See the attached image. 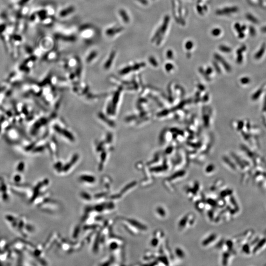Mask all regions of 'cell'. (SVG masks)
Masks as SVG:
<instances>
[{
    "instance_id": "1",
    "label": "cell",
    "mask_w": 266,
    "mask_h": 266,
    "mask_svg": "<svg viewBox=\"0 0 266 266\" xmlns=\"http://www.w3.org/2000/svg\"><path fill=\"white\" fill-rule=\"evenodd\" d=\"M170 20V17L168 16H166L163 24L159 29H158L157 31H156L154 36H153V38L152 39V42L157 40V44H159L160 43L161 41H162L163 38V36L167 30Z\"/></svg>"
},
{
    "instance_id": "2",
    "label": "cell",
    "mask_w": 266,
    "mask_h": 266,
    "mask_svg": "<svg viewBox=\"0 0 266 266\" xmlns=\"http://www.w3.org/2000/svg\"><path fill=\"white\" fill-rule=\"evenodd\" d=\"M237 8L236 7L232 8H226L222 9H219L216 11V14L219 16H224L228 15L231 13L236 12L237 11Z\"/></svg>"
},
{
    "instance_id": "3",
    "label": "cell",
    "mask_w": 266,
    "mask_h": 266,
    "mask_svg": "<svg viewBox=\"0 0 266 266\" xmlns=\"http://www.w3.org/2000/svg\"><path fill=\"white\" fill-rule=\"evenodd\" d=\"M123 28L122 27L112 28L107 29V30L106 31V34L107 35L112 36L115 35V34H117V33L121 32V31H123Z\"/></svg>"
},
{
    "instance_id": "4",
    "label": "cell",
    "mask_w": 266,
    "mask_h": 266,
    "mask_svg": "<svg viewBox=\"0 0 266 266\" xmlns=\"http://www.w3.org/2000/svg\"><path fill=\"white\" fill-rule=\"evenodd\" d=\"M75 11V8L73 6H70L69 8L66 9H64L61 11L60 13V16L61 17H65L69 14Z\"/></svg>"
},
{
    "instance_id": "5",
    "label": "cell",
    "mask_w": 266,
    "mask_h": 266,
    "mask_svg": "<svg viewBox=\"0 0 266 266\" xmlns=\"http://www.w3.org/2000/svg\"><path fill=\"white\" fill-rule=\"evenodd\" d=\"M57 37H58V38L63 40V41H75V40H76L75 37H74V36H68L62 35L59 34V35H57Z\"/></svg>"
},
{
    "instance_id": "6",
    "label": "cell",
    "mask_w": 266,
    "mask_h": 266,
    "mask_svg": "<svg viewBox=\"0 0 266 266\" xmlns=\"http://www.w3.org/2000/svg\"><path fill=\"white\" fill-rule=\"evenodd\" d=\"M115 51H113L111 53V54H110L109 59L107 60V62L106 64H105V67L106 69H108V68L110 67V66H111V65H112V61H113V59L115 58Z\"/></svg>"
},
{
    "instance_id": "7",
    "label": "cell",
    "mask_w": 266,
    "mask_h": 266,
    "mask_svg": "<svg viewBox=\"0 0 266 266\" xmlns=\"http://www.w3.org/2000/svg\"><path fill=\"white\" fill-rule=\"evenodd\" d=\"M119 14L124 22L126 23H128L130 21V19L127 14V12H126L124 9H120L119 11Z\"/></svg>"
},
{
    "instance_id": "8",
    "label": "cell",
    "mask_w": 266,
    "mask_h": 266,
    "mask_svg": "<svg viewBox=\"0 0 266 266\" xmlns=\"http://www.w3.org/2000/svg\"><path fill=\"white\" fill-rule=\"evenodd\" d=\"M97 55V52L96 51H94L91 52L86 59L87 62H90L91 60L93 59L94 58L96 57Z\"/></svg>"
},
{
    "instance_id": "9",
    "label": "cell",
    "mask_w": 266,
    "mask_h": 266,
    "mask_svg": "<svg viewBox=\"0 0 266 266\" xmlns=\"http://www.w3.org/2000/svg\"><path fill=\"white\" fill-rule=\"evenodd\" d=\"M219 48L220 49V50L222 51L223 52H229L231 50V49L230 48H229L228 46H224V45H220L219 47Z\"/></svg>"
},
{
    "instance_id": "10",
    "label": "cell",
    "mask_w": 266,
    "mask_h": 266,
    "mask_svg": "<svg viewBox=\"0 0 266 266\" xmlns=\"http://www.w3.org/2000/svg\"><path fill=\"white\" fill-rule=\"evenodd\" d=\"M221 33V30L219 28H215V29H213L211 31V34L216 37L220 35Z\"/></svg>"
},
{
    "instance_id": "11",
    "label": "cell",
    "mask_w": 266,
    "mask_h": 266,
    "mask_svg": "<svg viewBox=\"0 0 266 266\" xmlns=\"http://www.w3.org/2000/svg\"><path fill=\"white\" fill-rule=\"evenodd\" d=\"M185 48L187 49L190 50L193 47V43L192 41H188L185 43Z\"/></svg>"
},
{
    "instance_id": "12",
    "label": "cell",
    "mask_w": 266,
    "mask_h": 266,
    "mask_svg": "<svg viewBox=\"0 0 266 266\" xmlns=\"http://www.w3.org/2000/svg\"><path fill=\"white\" fill-rule=\"evenodd\" d=\"M132 68L130 67H128L125 68H124L123 70H121V74H126V73H127L129 72H130V70H131Z\"/></svg>"
},
{
    "instance_id": "13",
    "label": "cell",
    "mask_w": 266,
    "mask_h": 266,
    "mask_svg": "<svg viewBox=\"0 0 266 266\" xmlns=\"http://www.w3.org/2000/svg\"><path fill=\"white\" fill-rule=\"evenodd\" d=\"M197 9L198 12H199V14H201V15H203V8H202V6H199V5H198V6H197Z\"/></svg>"
},
{
    "instance_id": "14",
    "label": "cell",
    "mask_w": 266,
    "mask_h": 266,
    "mask_svg": "<svg viewBox=\"0 0 266 266\" xmlns=\"http://www.w3.org/2000/svg\"><path fill=\"white\" fill-rule=\"evenodd\" d=\"M167 56L168 57V58H171V57L173 56V52H172V51L171 50H169L167 52Z\"/></svg>"
},
{
    "instance_id": "15",
    "label": "cell",
    "mask_w": 266,
    "mask_h": 266,
    "mask_svg": "<svg viewBox=\"0 0 266 266\" xmlns=\"http://www.w3.org/2000/svg\"><path fill=\"white\" fill-rule=\"evenodd\" d=\"M141 3H142L144 5H147V0H139Z\"/></svg>"
}]
</instances>
